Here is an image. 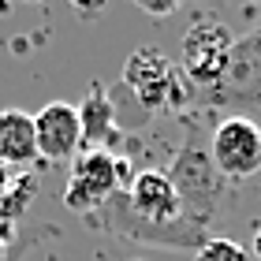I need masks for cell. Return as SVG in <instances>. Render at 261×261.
<instances>
[{"mask_svg":"<svg viewBox=\"0 0 261 261\" xmlns=\"http://www.w3.org/2000/svg\"><path fill=\"white\" fill-rule=\"evenodd\" d=\"M209 157L224 183H246L261 172V123L250 116H224L209 127Z\"/></svg>","mask_w":261,"mask_h":261,"instance_id":"cell-5","label":"cell"},{"mask_svg":"<svg viewBox=\"0 0 261 261\" xmlns=\"http://www.w3.org/2000/svg\"><path fill=\"white\" fill-rule=\"evenodd\" d=\"M123 90L146 116H187L191 112V82L183 67L161 49L142 45L123 60Z\"/></svg>","mask_w":261,"mask_h":261,"instance_id":"cell-3","label":"cell"},{"mask_svg":"<svg viewBox=\"0 0 261 261\" xmlns=\"http://www.w3.org/2000/svg\"><path fill=\"white\" fill-rule=\"evenodd\" d=\"M138 11H146L149 19H168V15H175V11L183 8V0H130Z\"/></svg>","mask_w":261,"mask_h":261,"instance_id":"cell-12","label":"cell"},{"mask_svg":"<svg viewBox=\"0 0 261 261\" xmlns=\"http://www.w3.org/2000/svg\"><path fill=\"white\" fill-rule=\"evenodd\" d=\"M250 250H254V257L261 261V224L254 228V239H250Z\"/></svg>","mask_w":261,"mask_h":261,"instance_id":"cell-15","label":"cell"},{"mask_svg":"<svg viewBox=\"0 0 261 261\" xmlns=\"http://www.w3.org/2000/svg\"><path fill=\"white\" fill-rule=\"evenodd\" d=\"M34 198H38V175L30 168L0 164V224H19Z\"/></svg>","mask_w":261,"mask_h":261,"instance_id":"cell-10","label":"cell"},{"mask_svg":"<svg viewBox=\"0 0 261 261\" xmlns=\"http://www.w3.org/2000/svg\"><path fill=\"white\" fill-rule=\"evenodd\" d=\"M179 123H183V142L172 153L168 179L179 191L183 220L209 235L213 220H220V213H224V194L231 191V183L220 179L217 164L209 157V130H205L209 116L191 112V116H179Z\"/></svg>","mask_w":261,"mask_h":261,"instance_id":"cell-1","label":"cell"},{"mask_svg":"<svg viewBox=\"0 0 261 261\" xmlns=\"http://www.w3.org/2000/svg\"><path fill=\"white\" fill-rule=\"evenodd\" d=\"M220 109H235V116H250L261 123V27L235 38L224 75L209 90H191V112L213 116Z\"/></svg>","mask_w":261,"mask_h":261,"instance_id":"cell-2","label":"cell"},{"mask_svg":"<svg viewBox=\"0 0 261 261\" xmlns=\"http://www.w3.org/2000/svg\"><path fill=\"white\" fill-rule=\"evenodd\" d=\"M231 45H235V34L220 19H198L183 34V64L179 67H183L187 82H191V90H209L224 75Z\"/></svg>","mask_w":261,"mask_h":261,"instance_id":"cell-6","label":"cell"},{"mask_svg":"<svg viewBox=\"0 0 261 261\" xmlns=\"http://www.w3.org/2000/svg\"><path fill=\"white\" fill-rule=\"evenodd\" d=\"M38 161L34 116L22 109H0V164L4 168H30Z\"/></svg>","mask_w":261,"mask_h":261,"instance_id":"cell-9","label":"cell"},{"mask_svg":"<svg viewBox=\"0 0 261 261\" xmlns=\"http://www.w3.org/2000/svg\"><path fill=\"white\" fill-rule=\"evenodd\" d=\"M67 4L82 22H97L105 11H109V0H67Z\"/></svg>","mask_w":261,"mask_h":261,"instance_id":"cell-13","label":"cell"},{"mask_svg":"<svg viewBox=\"0 0 261 261\" xmlns=\"http://www.w3.org/2000/svg\"><path fill=\"white\" fill-rule=\"evenodd\" d=\"M201 4H209V8H220V4H228V0H201Z\"/></svg>","mask_w":261,"mask_h":261,"instance_id":"cell-16","label":"cell"},{"mask_svg":"<svg viewBox=\"0 0 261 261\" xmlns=\"http://www.w3.org/2000/svg\"><path fill=\"white\" fill-rule=\"evenodd\" d=\"M34 138H38V161L45 164H71L82 153V123L71 101H49L34 116Z\"/></svg>","mask_w":261,"mask_h":261,"instance_id":"cell-7","label":"cell"},{"mask_svg":"<svg viewBox=\"0 0 261 261\" xmlns=\"http://www.w3.org/2000/svg\"><path fill=\"white\" fill-rule=\"evenodd\" d=\"M257 4H261V0H257Z\"/></svg>","mask_w":261,"mask_h":261,"instance_id":"cell-19","label":"cell"},{"mask_svg":"<svg viewBox=\"0 0 261 261\" xmlns=\"http://www.w3.org/2000/svg\"><path fill=\"white\" fill-rule=\"evenodd\" d=\"M27 4H34V0H27Z\"/></svg>","mask_w":261,"mask_h":261,"instance_id":"cell-18","label":"cell"},{"mask_svg":"<svg viewBox=\"0 0 261 261\" xmlns=\"http://www.w3.org/2000/svg\"><path fill=\"white\" fill-rule=\"evenodd\" d=\"M135 261H146V257H135Z\"/></svg>","mask_w":261,"mask_h":261,"instance_id":"cell-17","label":"cell"},{"mask_svg":"<svg viewBox=\"0 0 261 261\" xmlns=\"http://www.w3.org/2000/svg\"><path fill=\"white\" fill-rule=\"evenodd\" d=\"M194 261H250V250L228 235H209L194 250Z\"/></svg>","mask_w":261,"mask_h":261,"instance_id":"cell-11","label":"cell"},{"mask_svg":"<svg viewBox=\"0 0 261 261\" xmlns=\"http://www.w3.org/2000/svg\"><path fill=\"white\" fill-rule=\"evenodd\" d=\"M130 183V161L109 149H82L71 161V175L64 187V205L75 217H90Z\"/></svg>","mask_w":261,"mask_h":261,"instance_id":"cell-4","label":"cell"},{"mask_svg":"<svg viewBox=\"0 0 261 261\" xmlns=\"http://www.w3.org/2000/svg\"><path fill=\"white\" fill-rule=\"evenodd\" d=\"M79 109V123H82V149H116L123 142V130H120V120H116V101L109 86L93 82L86 90V97Z\"/></svg>","mask_w":261,"mask_h":261,"instance_id":"cell-8","label":"cell"},{"mask_svg":"<svg viewBox=\"0 0 261 261\" xmlns=\"http://www.w3.org/2000/svg\"><path fill=\"white\" fill-rule=\"evenodd\" d=\"M19 243H22V235L15 231V224H0V261H8L15 254Z\"/></svg>","mask_w":261,"mask_h":261,"instance_id":"cell-14","label":"cell"}]
</instances>
